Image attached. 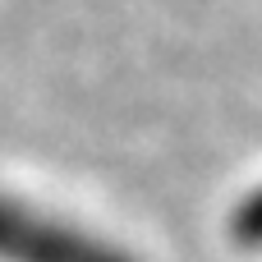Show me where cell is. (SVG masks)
<instances>
[{"label": "cell", "instance_id": "cell-1", "mask_svg": "<svg viewBox=\"0 0 262 262\" xmlns=\"http://www.w3.org/2000/svg\"><path fill=\"white\" fill-rule=\"evenodd\" d=\"M0 262H120L106 249H92L88 239H74L69 230L23 216L9 203H0Z\"/></svg>", "mask_w": 262, "mask_h": 262}, {"label": "cell", "instance_id": "cell-2", "mask_svg": "<svg viewBox=\"0 0 262 262\" xmlns=\"http://www.w3.org/2000/svg\"><path fill=\"white\" fill-rule=\"evenodd\" d=\"M239 235H244L249 244H262V193L253 203H244V212H239Z\"/></svg>", "mask_w": 262, "mask_h": 262}]
</instances>
